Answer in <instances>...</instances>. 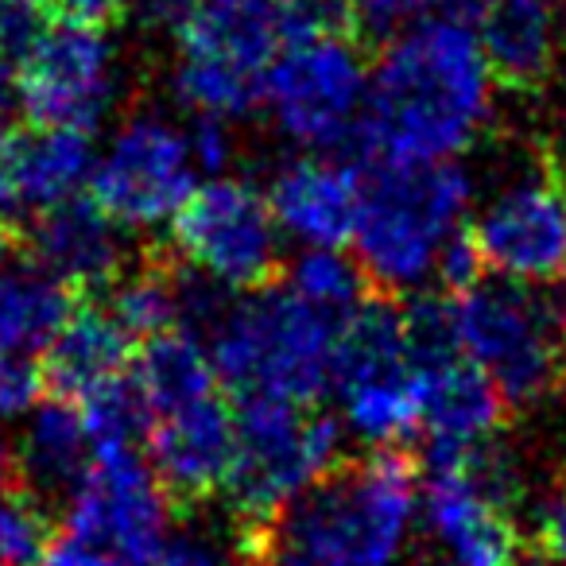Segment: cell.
Segmentation results:
<instances>
[{
    "mask_svg": "<svg viewBox=\"0 0 566 566\" xmlns=\"http://www.w3.org/2000/svg\"><path fill=\"white\" fill-rule=\"evenodd\" d=\"M493 86L478 32L427 17L385 43L357 136L377 164H454L493 120Z\"/></svg>",
    "mask_w": 566,
    "mask_h": 566,
    "instance_id": "6da1fadb",
    "label": "cell"
},
{
    "mask_svg": "<svg viewBox=\"0 0 566 566\" xmlns=\"http://www.w3.org/2000/svg\"><path fill=\"white\" fill-rule=\"evenodd\" d=\"M419 462L403 447L342 458L244 543L256 566H396L416 516Z\"/></svg>",
    "mask_w": 566,
    "mask_h": 566,
    "instance_id": "7a4b0ae2",
    "label": "cell"
},
{
    "mask_svg": "<svg viewBox=\"0 0 566 566\" xmlns=\"http://www.w3.org/2000/svg\"><path fill=\"white\" fill-rule=\"evenodd\" d=\"M346 318L326 315L315 303L300 300L292 287H264L233 300L213 326L210 361L221 388L241 396L315 408L334 388V354Z\"/></svg>",
    "mask_w": 566,
    "mask_h": 566,
    "instance_id": "3957f363",
    "label": "cell"
},
{
    "mask_svg": "<svg viewBox=\"0 0 566 566\" xmlns=\"http://www.w3.org/2000/svg\"><path fill=\"white\" fill-rule=\"evenodd\" d=\"M323 20L311 0H198L175 40L171 94L195 117L237 120L264 105L268 66L300 28Z\"/></svg>",
    "mask_w": 566,
    "mask_h": 566,
    "instance_id": "277c9868",
    "label": "cell"
},
{
    "mask_svg": "<svg viewBox=\"0 0 566 566\" xmlns=\"http://www.w3.org/2000/svg\"><path fill=\"white\" fill-rule=\"evenodd\" d=\"M473 179L458 164H373L361 175L357 264L377 295L416 292L462 229Z\"/></svg>",
    "mask_w": 566,
    "mask_h": 566,
    "instance_id": "5b68a950",
    "label": "cell"
},
{
    "mask_svg": "<svg viewBox=\"0 0 566 566\" xmlns=\"http://www.w3.org/2000/svg\"><path fill=\"white\" fill-rule=\"evenodd\" d=\"M454 300L458 338L509 408L566 385V280H481Z\"/></svg>",
    "mask_w": 566,
    "mask_h": 566,
    "instance_id": "8992f818",
    "label": "cell"
},
{
    "mask_svg": "<svg viewBox=\"0 0 566 566\" xmlns=\"http://www.w3.org/2000/svg\"><path fill=\"white\" fill-rule=\"evenodd\" d=\"M237 447L226 481L241 547L280 516L303 489L342 462V427L331 411L272 396H241L233 408Z\"/></svg>",
    "mask_w": 566,
    "mask_h": 566,
    "instance_id": "52a82bcc",
    "label": "cell"
},
{
    "mask_svg": "<svg viewBox=\"0 0 566 566\" xmlns=\"http://www.w3.org/2000/svg\"><path fill=\"white\" fill-rule=\"evenodd\" d=\"M369 82L361 43L323 17L300 28L268 66L264 109L292 144L326 151L361 133Z\"/></svg>",
    "mask_w": 566,
    "mask_h": 566,
    "instance_id": "ba28073f",
    "label": "cell"
},
{
    "mask_svg": "<svg viewBox=\"0 0 566 566\" xmlns=\"http://www.w3.org/2000/svg\"><path fill=\"white\" fill-rule=\"evenodd\" d=\"M334 392L346 408L349 427L373 447H400L423 427L403 311L388 295H369L342 323Z\"/></svg>",
    "mask_w": 566,
    "mask_h": 566,
    "instance_id": "9c48e42d",
    "label": "cell"
},
{
    "mask_svg": "<svg viewBox=\"0 0 566 566\" xmlns=\"http://www.w3.org/2000/svg\"><path fill=\"white\" fill-rule=\"evenodd\" d=\"M182 260L229 292H264L283 275L272 202L249 179H210L171 221Z\"/></svg>",
    "mask_w": 566,
    "mask_h": 566,
    "instance_id": "30bf717a",
    "label": "cell"
},
{
    "mask_svg": "<svg viewBox=\"0 0 566 566\" xmlns=\"http://www.w3.org/2000/svg\"><path fill=\"white\" fill-rule=\"evenodd\" d=\"M120 90L117 43L82 20L48 24L17 71V102L32 128L94 133Z\"/></svg>",
    "mask_w": 566,
    "mask_h": 566,
    "instance_id": "8fae6325",
    "label": "cell"
},
{
    "mask_svg": "<svg viewBox=\"0 0 566 566\" xmlns=\"http://www.w3.org/2000/svg\"><path fill=\"white\" fill-rule=\"evenodd\" d=\"M198 164L190 136L159 113H136L97 156L90 198L117 226H159L195 195Z\"/></svg>",
    "mask_w": 566,
    "mask_h": 566,
    "instance_id": "7c38bea8",
    "label": "cell"
},
{
    "mask_svg": "<svg viewBox=\"0 0 566 566\" xmlns=\"http://www.w3.org/2000/svg\"><path fill=\"white\" fill-rule=\"evenodd\" d=\"M485 268L516 283L566 280V175L532 159L496 187L470 226Z\"/></svg>",
    "mask_w": 566,
    "mask_h": 566,
    "instance_id": "4fadbf2b",
    "label": "cell"
},
{
    "mask_svg": "<svg viewBox=\"0 0 566 566\" xmlns=\"http://www.w3.org/2000/svg\"><path fill=\"white\" fill-rule=\"evenodd\" d=\"M167 509L171 501L144 450L102 454L71 493L63 535L128 566H159L167 551Z\"/></svg>",
    "mask_w": 566,
    "mask_h": 566,
    "instance_id": "5bb4252c",
    "label": "cell"
},
{
    "mask_svg": "<svg viewBox=\"0 0 566 566\" xmlns=\"http://www.w3.org/2000/svg\"><path fill=\"white\" fill-rule=\"evenodd\" d=\"M144 454L164 485L167 501L190 509L198 501H210L213 493H226L229 470H233L237 419L226 396L187 403V408L164 411L151 419Z\"/></svg>",
    "mask_w": 566,
    "mask_h": 566,
    "instance_id": "9a60e30c",
    "label": "cell"
},
{
    "mask_svg": "<svg viewBox=\"0 0 566 566\" xmlns=\"http://www.w3.org/2000/svg\"><path fill=\"white\" fill-rule=\"evenodd\" d=\"M419 419L427 431V470L462 465L489 447L504 423V396L465 354L419 365Z\"/></svg>",
    "mask_w": 566,
    "mask_h": 566,
    "instance_id": "2e32d148",
    "label": "cell"
},
{
    "mask_svg": "<svg viewBox=\"0 0 566 566\" xmlns=\"http://www.w3.org/2000/svg\"><path fill=\"white\" fill-rule=\"evenodd\" d=\"M423 516L450 566H520V532L470 470H427Z\"/></svg>",
    "mask_w": 566,
    "mask_h": 566,
    "instance_id": "e0dca14e",
    "label": "cell"
},
{
    "mask_svg": "<svg viewBox=\"0 0 566 566\" xmlns=\"http://www.w3.org/2000/svg\"><path fill=\"white\" fill-rule=\"evenodd\" d=\"M20 252L71 283L82 300H94L102 287H113L128 268L117 221L94 198H71L55 210H43L20 237Z\"/></svg>",
    "mask_w": 566,
    "mask_h": 566,
    "instance_id": "ac0fdd59",
    "label": "cell"
},
{
    "mask_svg": "<svg viewBox=\"0 0 566 566\" xmlns=\"http://www.w3.org/2000/svg\"><path fill=\"white\" fill-rule=\"evenodd\" d=\"M275 226L307 249H342L354 241L361 213V171L326 156H303L280 167L268 190Z\"/></svg>",
    "mask_w": 566,
    "mask_h": 566,
    "instance_id": "d6986e66",
    "label": "cell"
},
{
    "mask_svg": "<svg viewBox=\"0 0 566 566\" xmlns=\"http://www.w3.org/2000/svg\"><path fill=\"white\" fill-rule=\"evenodd\" d=\"M478 43L501 86L535 94L547 86L563 51V17L555 0H496L478 20Z\"/></svg>",
    "mask_w": 566,
    "mask_h": 566,
    "instance_id": "ffe728a7",
    "label": "cell"
},
{
    "mask_svg": "<svg viewBox=\"0 0 566 566\" xmlns=\"http://www.w3.org/2000/svg\"><path fill=\"white\" fill-rule=\"evenodd\" d=\"M136 338L94 300H82L74 318L63 326L51 349L43 354V380L51 396L82 403L97 388L128 377L136 361Z\"/></svg>",
    "mask_w": 566,
    "mask_h": 566,
    "instance_id": "44dd1931",
    "label": "cell"
},
{
    "mask_svg": "<svg viewBox=\"0 0 566 566\" xmlns=\"http://www.w3.org/2000/svg\"><path fill=\"white\" fill-rule=\"evenodd\" d=\"M82 307V295L71 283L51 275L32 256L17 252V260L0 264V354L35 357L48 354L51 342Z\"/></svg>",
    "mask_w": 566,
    "mask_h": 566,
    "instance_id": "7402d4cb",
    "label": "cell"
},
{
    "mask_svg": "<svg viewBox=\"0 0 566 566\" xmlns=\"http://www.w3.org/2000/svg\"><path fill=\"white\" fill-rule=\"evenodd\" d=\"M94 465V447L82 408L63 396L35 403L17 447V470L24 489L43 496H71Z\"/></svg>",
    "mask_w": 566,
    "mask_h": 566,
    "instance_id": "603a6c76",
    "label": "cell"
},
{
    "mask_svg": "<svg viewBox=\"0 0 566 566\" xmlns=\"http://www.w3.org/2000/svg\"><path fill=\"white\" fill-rule=\"evenodd\" d=\"M94 148L86 133L66 128H32L12 140V198L17 210H55L82 198V187L94 179Z\"/></svg>",
    "mask_w": 566,
    "mask_h": 566,
    "instance_id": "cb8c5ba5",
    "label": "cell"
},
{
    "mask_svg": "<svg viewBox=\"0 0 566 566\" xmlns=\"http://www.w3.org/2000/svg\"><path fill=\"white\" fill-rule=\"evenodd\" d=\"M133 380L148 403L151 419L221 392V377L210 361V349L190 331H171L144 342L136 349Z\"/></svg>",
    "mask_w": 566,
    "mask_h": 566,
    "instance_id": "d4e9b609",
    "label": "cell"
},
{
    "mask_svg": "<svg viewBox=\"0 0 566 566\" xmlns=\"http://www.w3.org/2000/svg\"><path fill=\"white\" fill-rule=\"evenodd\" d=\"M179 268L167 256H144L136 268H125L109 287V315L133 334L136 342H151L159 334L182 331Z\"/></svg>",
    "mask_w": 566,
    "mask_h": 566,
    "instance_id": "484cf974",
    "label": "cell"
},
{
    "mask_svg": "<svg viewBox=\"0 0 566 566\" xmlns=\"http://www.w3.org/2000/svg\"><path fill=\"white\" fill-rule=\"evenodd\" d=\"M283 280H287L283 287H292L300 300L338 318H349L369 295H377L357 256L349 260L338 249H307L283 268Z\"/></svg>",
    "mask_w": 566,
    "mask_h": 566,
    "instance_id": "4316f807",
    "label": "cell"
},
{
    "mask_svg": "<svg viewBox=\"0 0 566 566\" xmlns=\"http://www.w3.org/2000/svg\"><path fill=\"white\" fill-rule=\"evenodd\" d=\"M78 408H82V419H86L94 458L120 454V450H140V442H148L151 411H148V403H144L140 388H136L133 373L113 380V385L97 388Z\"/></svg>",
    "mask_w": 566,
    "mask_h": 566,
    "instance_id": "83f0119b",
    "label": "cell"
},
{
    "mask_svg": "<svg viewBox=\"0 0 566 566\" xmlns=\"http://www.w3.org/2000/svg\"><path fill=\"white\" fill-rule=\"evenodd\" d=\"M51 520L35 493L0 489V566H43L51 551Z\"/></svg>",
    "mask_w": 566,
    "mask_h": 566,
    "instance_id": "f1b7e54d",
    "label": "cell"
},
{
    "mask_svg": "<svg viewBox=\"0 0 566 566\" xmlns=\"http://www.w3.org/2000/svg\"><path fill=\"white\" fill-rule=\"evenodd\" d=\"M447 0H349V24L357 35L373 40H396L403 28L427 20V12Z\"/></svg>",
    "mask_w": 566,
    "mask_h": 566,
    "instance_id": "f546056e",
    "label": "cell"
},
{
    "mask_svg": "<svg viewBox=\"0 0 566 566\" xmlns=\"http://www.w3.org/2000/svg\"><path fill=\"white\" fill-rule=\"evenodd\" d=\"M43 392H48V380H43V365L35 357L0 354V419L35 411Z\"/></svg>",
    "mask_w": 566,
    "mask_h": 566,
    "instance_id": "4dcf8cb0",
    "label": "cell"
},
{
    "mask_svg": "<svg viewBox=\"0 0 566 566\" xmlns=\"http://www.w3.org/2000/svg\"><path fill=\"white\" fill-rule=\"evenodd\" d=\"M447 287V295H465L470 287H478L485 280V256H481L478 241H473L470 229H458L450 237V244L442 249L439 272H434Z\"/></svg>",
    "mask_w": 566,
    "mask_h": 566,
    "instance_id": "1f68e13d",
    "label": "cell"
},
{
    "mask_svg": "<svg viewBox=\"0 0 566 566\" xmlns=\"http://www.w3.org/2000/svg\"><path fill=\"white\" fill-rule=\"evenodd\" d=\"M43 28L48 24L40 20L35 4H28V0H0V55L9 59L17 71L28 51L35 48Z\"/></svg>",
    "mask_w": 566,
    "mask_h": 566,
    "instance_id": "d6a6232c",
    "label": "cell"
},
{
    "mask_svg": "<svg viewBox=\"0 0 566 566\" xmlns=\"http://www.w3.org/2000/svg\"><path fill=\"white\" fill-rule=\"evenodd\" d=\"M190 151H195L198 171H210L221 179V171L233 159V133H229V120H213V117H195L190 128Z\"/></svg>",
    "mask_w": 566,
    "mask_h": 566,
    "instance_id": "836d02e7",
    "label": "cell"
},
{
    "mask_svg": "<svg viewBox=\"0 0 566 566\" xmlns=\"http://www.w3.org/2000/svg\"><path fill=\"white\" fill-rule=\"evenodd\" d=\"M539 551L551 566H566V485L551 496L539 516Z\"/></svg>",
    "mask_w": 566,
    "mask_h": 566,
    "instance_id": "e575fe53",
    "label": "cell"
},
{
    "mask_svg": "<svg viewBox=\"0 0 566 566\" xmlns=\"http://www.w3.org/2000/svg\"><path fill=\"white\" fill-rule=\"evenodd\" d=\"M133 4L144 24L156 28V32H171V35H179L198 9V0H133Z\"/></svg>",
    "mask_w": 566,
    "mask_h": 566,
    "instance_id": "d590c367",
    "label": "cell"
},
{
    "mask_svg": "<svg viewBox=\"0 0 566 566\" xmlns=\"http://www.w3.org/2000/svg\"><path fill=\"white\" fill-rule=\"evenodd\" d=\"M43 566H128V563H120V558L105 555V551L90 547V543H82V539H71V535H59V539L51 543L48 563Z\"/></svg>",
    "mask_w": 566,
    "mask_h": 566,
    "instance_id": "8d00e7d4",
    "label": "cell"
},
{
    "mask_svg": "<svg viewBox=\"0 0 566 566\" xmlns=\"http://www.w3.org/2000/svg\"><path fill=\"white\" fill-rule=\"evenodd\" d=\"M159 566H241V563H226V558H221L218 551L206 547V543L175 539V543H167Z\"/></svg>",
    "mask_w": 566,
    "mask_h": 566,
    "instance_id": "74e56055",
    "label": "cell"
},
{
    "mask_svg": "<svg viewBox=\"0 0 566 566\" xmlns=\"http://www.w3.org/2000/svg\"><path fill=\"white\" fill-rule=\"evenodd\" d=\"M12 140L4 120H0V218L17 210V198H12Z\"/></svg>",
    "mask_w": 566,
    "mask_h": 566,
    "instance_id": "f35d334b",
    "label": "cell"
},
{
    "mask_svg": "<svg viewBox=\"0 0 566 566\" xmlns=\"http://www.w3.org/2000/svg\"><path fill=\"white\" fill-rule=\"evenodd\" d=\"M493 4H496V0H447L450 17L462 20V24H470V28H478V20L485 17Z\"/></svg>",
    "mask_w": 566,
    "mask_h": 566,
    "instance_id": "ab89813d",
    "label": "cell"
},
{
    "mask_svg": "<svg viewBox=\"0 0 566 566\" xmlns=\"http://www.w3.org/2000/svg\"><path fill=\"white\" fill-rule=\"evenodd\" d=\"M12 97H17V66L0 55V120H4V109H9Z\"/></svg>",
    "mask_w": 566,
    "mask_h": 566,
    "instance_id": "60d3db41",
    "label": "cell"
},
{
    "mask_svg": "<svg viewBox=\"0 0 566 566\" xmlns=\"http://www.w3.org/2000/svg\"><path fill=\"white\" fill-rule=\"evenodd\" d=\"M17 241H20V233L9 226V221L0 218V264H4V256H9L12 249H17Z\"/></svg>",
    "mask_w": 566,
    "mask_h": 566,
    "instance_id": "b9f144b4",
    "label": "cell"
},
{
    "mask_svg": "<svg viewBox=\"0 0 566 566\" xmlns=\"http://www.w3.org/2000/svg\"><path fill=\"white\" fill-rule=\"evenodd\" d=\"M9 478H12V450L4 447V439H0V489H4Z\"/></svg>",
    "mask_w": 566,
    "mask_h": 566,
    "instance_id": "7bdbcfd3",
    "label": "cell"
},
{
    "mask_svg": "<svg viewBox=\"0 0 566 566\" xmlns=\"http://www.w3.org/2000/svg\"><path fill=\"white\" fill-rule=\"evenodd\" d=\"M28 4H35V9H43V4H51V9H59V12L66 9V0H28Z\"/></svg>",
    "mask_w": 566,
    "mask_h": 566,
    "instance_id": "ee69618b",
    "label": "cell"
}]
</instances>
